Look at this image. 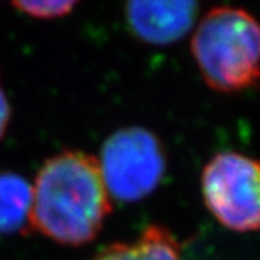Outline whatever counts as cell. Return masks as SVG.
<instances>
[{
	"label": "cell",
	"instance_id": "1",
	"mask_svg": "<svg viewBox=\"0 0 260 260\" xmlns=\"http://www.w3.org/2000/svg\"><path fill=\"white\" fill-rule=\"evenodd\" d=\"M31 226L64 245L94 238L111 210L99 160L83 152L50 158L31 187Z\"/></svg>",
	"mask_w": 260,
	"mask_h": 260
},
{
	"label": "cell",
	"instance_id": "2",
	"mask_svg": "<svg viewBox=\"0 0 260 260\" xmlns=\"http://www.w3.org/2000/svg\"><path fill=\"white\" fill-rule=\"evenodd\" d=\"M191 50L204 80L216 91H240L260 79V24L240 8L209 11L194 31Z\"/></svg>",
	"mask_w": 260,
	"mask_h": 260
},
{
	"label": "cell",
	"instance_id": "3",
	"mask_svg": "<svg viewBox=\"0 0 260 260\" xmlns=\"http://www.w3.org/2000/svg\"><path fill=\"white\" fill-rule=\"evenodd\" d=\"M204 202L228 229H260V161L235 152L215 155L202 173Z\"/></svg>",
	"mask_w": 260,
	"mask_h": 260
},
{
	"label": "cell",
	"instance_id": "4",
	"mask_svg": "<svg viewBox=\"0 0 260 260\" xmlns=\"http://www.w3.org/2000/svg\"><path fill=\"white\" fill-rule=\"evenodd\" d=\"M99 165L108 194L125 202L151 194L165 174L160 141L140 127L110 135L102 146Z\"/></svg>",
	"mask_w": 260,
	"mask_h": 260
},
{
	"label": "cell",
	"instance_id": "5",
	"mask_svg": "<svg viewBox=\"0 0 260 260\" xmlns=\"http://www.w3.org/2000/svg\"><path fill=\"white\" fill-rule=\"evenodd\" d=\"M130 30L147 44L168 46L193 27L198 0H127Z\"/></svg>",
	"mask_w": 260,
	"mask_h": 260
},
{
	"label": "cell",
	"instance_id": "6",
	"mask_svg": "<svg viewBox=\"0 0 260 260\" xmlns=\"http://www.w3.org/2000/svg\"><path fill=\"white\" fill-rule=\"evenodd\" d=\"M94 260H182V257L173 235L158 226H151L134 243H115Z\"/></svg>",
	"mask_w": 260,
	"mask_h": 260
},
{
	"label": "cell",
	"instance_id": "7",
	"mask_svg": "<svg viewBox=\"0 0 260 260\" xmlns=\"http://www.w3.org/2000/svg\"><path fill=\"white\" fill-rule=\"evenodd\" d=\"M33 190L21 176L0 174V234L19 231L30 216Z\"/></svg>",
	"mask_w": 260,
	"mask_h": 260
},
{
	"label": "cell",
	"instance_id": "8",
	"mask_svg": "<svg viewBox=\"0 0 260 260\" xmlns=\"http://www.w3.org/2000/svg\"><path fill=\"white\" fill-rule=\"evenodd\" d=\"M79 0H13V4L21 11L40 17V19H53L68 14Z\"/></svg>",
	"mask_w": 260,
	"mask_h": 260
},
{
	"label": "cell",
	"instance_id": "9",
	"mask_svg": "<svg viewBox=\"0 0 260 260\" xmlns=\"http://www.w3.org/2000/svg\"><path fill=\"white\" fill-rule=\"evenodd\" d=\"M8 122H10V105L5 92L0 88V138L5 135Z\"/></svg>",
	"mask_w": 260,
	"mask_h": 260
}]
</instances>
